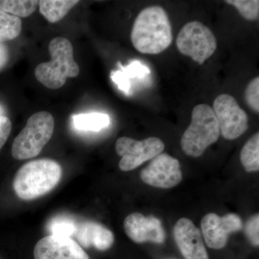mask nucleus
Returning <instances> with one entry per match:
<instances>
[{
  "instance_id": "nucleus-1",
  "label": "nucleus",
  "mask_w": 259,
  "mask_h": 259,
  "mask_svg": "<svg viewBox=\"0 0 259 259\" xmlns=\"http://www.w3.org/2000/svg\"><path fill=\"white\" fill-rule=\"evenodd\" d=\"M131 41L141 54H158L171 46L173 37L169 18L159 6L141 10L135 20Z\"/></svg>"
},
{
  "instance_id": "nucleus-2",
  "label": "nucleus",
  "mask_w": 259,
  "mask_h": 259,
  "mask_svg": "<svg viewBox=\"0 0 259 259\" xmlns=\"http://www.w3.org/2000/svg\"><path fill=\"white\" fill-rule=\"evenodd\" d=\"M62 177L61 165L54 160L44 158L25 163L17 171L13 190L23 200H32L54 190Z\"/></svg>"
},
{
  "instance_id": "nucleus-3",
  "label": "nucleus",
  "mask_w": 259,
  "mask_h": 259,
  "mask_svg": "<svg viewBox=\"0 0 259 259\" xmlns=\"http://www.w3.org/2000/svg\"><path fill=\"white\" fill-rule=\"evenodd\" d=\"M49 51L51 61L37 65L35 76L46 88L56 90L64 86L67 78L77 76L79 66L74 61L72 44L66 37L52 39Z\"/></svg>"
},
{
  "instance_id": "nucleus-4",
  "label": "nucleus",
  "mask_w": 259,
  "mask_h": 259,
  "mask_svg": "<svg viewBox=\"0 0 259 259\" xmlns=\"http://www.w3.org/2000/svg\"><path fill=\"white\" fill-rule=\"evenodd\" d=\"M220 136L219 124L212 107L201 104L192 110V120L181 139V147L187 156L199 157Z\"/></svg>"
},
{
  "instance_id": "nucleus-5",
  "label": "nucleus",
  "mask_w": 259,
  "mask_h": 259,
  "mask_svg": "<svg viewBox=\"0 0 259 259\" xmlns=\"http://www.w3.org/2000/svg\"><path fill=\"white\" fill-rule=\"evenodd\" d=\"M54 131L50 112L40 111L29 117L26 125L13 141L12 155L17 160L36 157L49 142Z\"/></svg>"
},
{
  "instance_id": "nucleus-6",
  "label": "nucleus",
  "mask_w": 259,
  "mask_h": 259,
  "mask_svg": "<svg viewBox=\"0 0 259 259\" xmlns=\"http://www.w3.org/2000/svg\"><path fill=\"white\" fill-rule=\"evenodd\" d=\"M177 47L181 54L203 64L217 49V40L212 30L199 21L184 25L177 37Z\"/></svg>"
},
{
  "instance_id": "nucleus-7",
  "label": "nucleus",
  "mask_w": 259,
  "mask_h": 259,
  "mask_svg": "<svg viewBox=\"0 0 259 259\" xmlns=\"http://www.w3.org/2000/svg\"><path fill=\"white\" fill-rule=\"evenodd\" d=\"M164 148L163 141L156 137H149L143 141L121 137L115 144L116 152L122 157L119 168L122 171H132L163 152Z\"/></svg>"
},
{
  "instance_id": "nucleus-8",
  "label": "nucleus",
  "mask_w": 259,
  "mask_h": 259,
  "mask_svg": "<svg viewBox=\"0 0 259 259\" xmlns=\"http://www.w3.org/2000/svg\"><path fill=\"white\" fill-rule=\"evenodd\" d=\"M212 110L224 139H237L248 130V115L231 95L223 94L216 97Z\"/></svg>"
},
{
  "instance_id": "nucleus-9",
  "label": "nucleus",
  "mask_w": 259,
  "mask_h": 259,
  "mask_svg": "<svg viewBox=\"0 0 259 259\" xmlns=\"http://www.w3.org/2000/svg\"><path fill=\"white\" fill-rule=\"evenodd\" d=\"M141 179L156 188H173L182 180L180 161L167 153H160L141 171Z\"/></svg>"
},
{
  "instance_id": "nucleus-10",
  "label": "nucleus",
  "mask_w": 259,
  "mask_h": 259,
  "mask_svg": "<svg viewBox=\"0 0 259 259\" xmlns=\"http://www.w3.org/2000/svg\"><path fill=\"white\" fill-rule=\"evenodd\" d=\"M243 223L240 216L228 213L223 217L209 213L201 221V229L206 244L212 249H221L228 243V236L232 233L241 231Z\"/></svg>"
},
{
  "instance_id": "nucleus-11",
  "label": "nucleus",
  "mask_w": 259,
  "mask_h": 259,
  "mask_svg": "<svg viewBox=\"0 0 259 259\" xmlns=\"http://www.w3.org/2000/svg\"><path fill=\"white\" fill-rule=\"evenodd\" d=\"M35 259H90L88 253L73 238L50 235L37 242Z\"/></svg>"
},
{
  "instance_id": "nucleus-12",
  "label": "nucleus",
  "mask_w": 259,
  "mask_h": 259,
  "mask_svg": "<svg viewBox=\"0 0 259 259\" xmlns=\"http://www.w3.org/2000/svg\"><path fill=\"white\" fill-rule=\"evenodd\" d=\"M123 228L126 235L135 243L152 242L160 244L165 241L166 236L162 223L153 216L146 217L141 213H132L126 217Z\"/></svg>"
},
{
  "instance_id": "nucleus-13",
  "label": "nucleus",
  "mask_w": 259,
  "mask_h": 259,
  "mask_svg": "<svg viewBox=\"0 0 259 259\" xmlns=\"http://www.w3.org/2000/svg\"><path fill=\"white\" fill-rule=\"evenodd\" d=\"M174 238L186 259H209L201 232L191 220L182 218L177 221Z\"/></svg>"
},
{
  "instance_id": "nucleus-14",
  "label": "nucleus",
  "mask_w": 259,
  "mask_h": 259,
  "mask_svg": "<svg viewBox=\"0 0 259 259\" xmlns=\"http://www.w3.org/2000/svg\"><path fill=\"white\" fill-rule=\"evenodd\" d=\"M74 238L81 248L94 247L101 251L111 248L115 241V236L110 229L100 223L91 221L78 224Z\"/></svg>"
},
{
  "instance_id": "nucleus-15",
  "label": "nucleus",
  "mask_w": 259,
  "mask_h": 259,
  "mask_svg": "<svg viewBox=\"0 0 259 259\" xmlns=\"http://www.w3.org/2000/svg\"><path fill=\"white\" fill-rule=\"evenodd\" d=\"M76 0H42L38 1L40 13L51 23L60 21L71 8L77 5Z\"/></svg>"
},
{
  "instance_id": "nucleus-16",
  "label": "nucleus",
  "mask_w": 259,
  "mask_h": 259,
  "mask_svg": "<svg viewBox=\"0 0 259 259\" xmlns=\"http://www.w3.org/2000/svg\"><path fill=\"white\" fill-rule=\"evenodd\" d=\"M72 120L75 128L93 132H98L106 128L110 123V117L107 114L100 112L79 114L73 116Z\"/></svg>"
},
{
  "instance_id": "nucleus-17",
  "label": "nucleus",
  "mask_w": 259,
  "mask_h": 259,
  "mask_svg": "<svg viewBox=\"0 0 259 259\" xmlns=\"http://www.w3.org/2000/svg\"><path fill=\"white\" fill-rule=\"evenodd\" d=\"M240 159L247 172L259 170V134L253 135L242 148Z\"/></svg>"
},
{
  "instance_id": "nucleus-18",
  "label": "nucleus",
  "mask_w": 259,
  "mask_h": 259,
  "mask_svg": "<svg viewBox=\"0 0 259 259\" xmlns=\"http://www.w3.org/2000/svg\"><path fill=\"white\" fill-rule=\"evenodd\" d=\"M35 0H0V10L18 18L30 16L36 10Z\"/></svg>"
},
{
  "instance_id": "nucleus-19",
  "label": "nucleus",
  "mask_w": 259,
  "mask_h": 259,
  "mask_svg": "<svg viewBox=\"0 0 259 259\" xmlns=\"http://www.w3.org/2000/svg\"><path fill=\"white\" fill-rule=\"evenodd\" d=\"M21 30L22 21L20 18L0 10V42L16 38Z\"/></svg>"
},
{
  "instance_id": "nucleus-20",
  "label": "nucleus",
  "mask_w": 259,
  "mask_h": 259,
  "mask_svg": "<svg viewBox=\"0 0 259 259\" xmlns=\"http://www.w3.org/2000/svg\"><path fill=\"white\" fill-rule=\"evenodd\" d=\"M78 224L72 218L59 216L49 222L48 229L51 235L73 238L77 231Z\"/></svg>"
},
{
  "instance_id": "nucleus-21",
  "label": "nucleus",
  "mask_w": 259,
  "mask_h": 259,
  "mask_svg": "<svg viewBox=\"0 0 259 259\" xmlns=\"http://www.w3.org/2000/svg\"><path fill=\"white\" fill-rule=\"evenodd\" d=\"M226 3L235 7L247 20L253 21L258 19L259 1L258 0H227Z\"/></svg>"
},
{
  "instance_id": "nucleus-22",
  "label": "nucleus",
  "mask_w": 259,
  "mask_h": 259,
  "mask_svg": "<svg viewBox=\"0 0 259 259\" xmlns=\"http://www.w3.org/2000/svg\"><path fill=\"white\" fill-rule=\"evenodd\" d=\"M121 71L126 75L130 81L131 79H144L151 74V71L146 65L139 61H134L127 66H123L118 63Z\"/></svg>"
},
{
  "instance_id": "nucleus-23",
  "label": "nucleus",
  "mask_w": 259,
  "mask_h": 259,
  "mask_svg": "<svg viewBox=\"0 0 259 259\" xmlns=\"http://www.w3.org/2000/svg\"><path fill=\"white\" fill-rule=\"evenodd\" d=\"M245 100L248 107L255 112H259V77L252 79L246 87L245 91Z\"/></svg>"
},
{
  "instance_id": "nucleus-24",
  "label": "nucleus",
  "mask_w": 259,
  "mask_h": 259,
  "mask_svg": "<svg viewBox=\"0 0 259 259\" xmlns=\"http://www.w3.org/2000/svg\"><path fill=\"white\" fill-rule=\"evenodd\" d=\"M245 233L253 246L258 247L259 245V215L256 213L252 216L245 223Z\"/></svg>"
},
{
  "instance_id": "nucleus-25",
  "label": "nucleus",
  "mask_w": 259,
  "mask_h": 259,
  "mask_svg": "<svg viewBox=\"0 0 259 259\" xmlns=\"http://www.w3.org/2000/svg\"><path fill=\"white\" fill-rule=\"evenodd\" d=\"M110 76H111L112 81L115 83L119 90L123 92L127 95L131 94V81H130L128 78L126 76V75L121 70L120 71H112Z\"/></svg>"
},
{
  "instance_id": "nucleus-26",
  "label": "nucleus",
  "mask_w": 259,
  "mask_h": 259,
  "mask_svg": "<svg viewBox=\"0 0 259 259\" xmlns=\"http://www.w3.org/2000/svg\"><path fill=\"white\" fill-rule=\"evenodd\" d=\"M12 131V122L6 116L0 117V150L8 141Z\"/></svg>"
},
{
  "instance_id": "nucleus-27",
  "label": "nucleus",
  "mask_w": 259,
  "mask_h": 259,
  "mask_svg": "<svg viewBox=\"0 0 259 259\" xmlns=\"http://www.w3.org/2000/svg\"><path fill=\"white\" fill-rule=\"evenodd\" d=\"M9 61V51L4 42H0V71Z\"/></svg>"
},
{
  "instance_id": "nucleus-28",
  "label": "nucleus",
  "mask_w": 259,
  "mask_h": 259,
  "mask_svg": "<svg viewBox=\"0 0 259 259\" xmlns=\"http://www.w3.org/2000/svg\"><path fill=\"white\" fill-rule=\"evenodd\" d=\"M2 116L4 115H3V109H2L1 106H0V117H2Z\"/></svg>"
}]
</instances>
